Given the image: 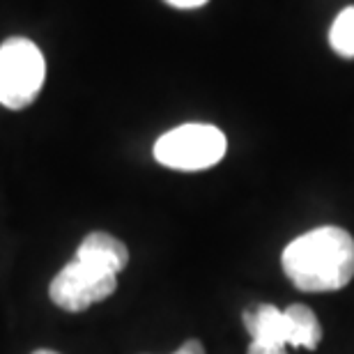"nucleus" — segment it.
<instances>
[{
	"instance_id": "10",
	"label": "nucleus",
	"mask_w": 354,
	"mask_h": 354,
	"mask_svg": "<svg viewBox=\"0 0 354 354\" xmlns=\"http://www.w3.org/2000/svg\"><path fill=\"white\" fill-rule=\"evenodd\" d=\"M32 354H58V352H53V350H37V352H32Z\"/></svg>"
},
{
	"instance_id": "5",
	"label": "nucleus",
	"mask_w": 354,
	"mask_h": 354,
	"mask_svg": "<svg viewBox=\"0 0 354 354\" xmlns=\"http://www.w3.org/2000/svg\"><path fill=\"white\" fill-rule=\"evenodd\" d=\"M115 288L118 274L74 258L51 281L48 295H51V301L55 306L65 308L69 313H81V310L90 308L92 304H99L106 297H111L115 292Z\"/></svg>"
},
{
	"instance_id": "4",
	"label": "nucleus",
	"mask_w": 354,
	"mask_h": 354,
	"mask_svg": "<svg viewBox=\"0 0 354 354\" xmlns=\"http://www.w3.org/2000/svg\"><path fill=\"white\" fill-rule=\"evenodd\" d=\"M46 76L44 55L26 37H10L0 46V104L21 111L37 99Z\"/></svg>"
},
{
	"instance_id": "2",
	"label": "nucleus",
	"mask_w": 354,
	"mask_h": 354,
	"mask_svg": "<svg viewBox=\"0 0 354 354\" xmlns=\"http://www.w3.org/2000/svg\"><path fill=\"white\" fill-rule=\"evenodd\" d=\"M242 320L253 338L246 354H288V345L315 350L322 341L317 315L304 304H292L286 310L260 304L246 310Z\"/></svg>"
},
{
	"instance_id": "7",
	"label": "nucleus",
	"mask_w": 354,
	"mask_h": 354,
	"mask_svg": "<svg viewBox=\"0 0 354 354\" xmlns=\"http://www.w3.org/2000/svg\"><path fill=\"white\" fill-rule=\"evenodd\" d=\"M329 46L341 55V58H354V5L334 19L329 28Z\"/></svg>"
},
{
	"instance_id": "8",
	"label": "nucleus",
	"mask_w": 354,
	"mask_h": 354,
	"mask_svg": "<svg viewBox=\"0 0 354 354\" xmlns=\"http://www.w3.org/2000/svg\"><path fill=\"white\" fill-rule=\"evenodd\" d=\"M164 3L177 7V10H196V7H203L207 0H164Z\"/></svg>"
},
{
	"instance_id": "1",
	"label": "nucleus",
	"mask_w": 354,
	"mask_h": 354,
	"mask_svg": "<svg viewBox=\"0 0 354 354\" xmlns=\"http://www.w3.org/2000/svg\"><path fill=\"white\" fill-rule=\"evenodd\" d=\"M281 265L301 292H334L354 276V237L338 225H322L292 239Z\"/></svg>"
},
{
	"instance_id": "9",
	"label": "nucleus",
	"mask_w": 354,
	"mask_h": 354,
	"mask_svg": "<svg viewBox=\"0 0 354 354\" xmlns=\"http://www.w3.org/2000/svg\"><path fill=\"white\" fill-rule=\"evenodd\" d=\"M173 354H205V348H203L201 341H187L180 350L173 352Z\"/></svg>"
},
{
	"instance_id": "6",
	"label": "nucleus",
	"mask_w": 354,
	"mask_h": 354,
	"mask_svg": "<svg viewBox=\"0 0 354 354\" xmlns=\"http://www.w3.org/2000/svg\"><path fill=\"white\" fill-rule=\"evenodd\" d=\"M76 258L102 267L106 272L120 274L129 263V251L118 237L109 235V232H90L81 242Z\"/></svg>"
},
{
	"instance_id": "3",
	"label": "nucleus",
	"mask_w": 354,
	"mask_h": 354,
	"mask_svg": "<svg viewBox=\"0 0 354 354\" xmlns=\"http://www.w3.org/2000/svg\"><path fill=\"white\" fill-rule=\"evenodd\" d=\"M228 140L214 124H182L154 143V159L173 171H205L225 157Z\"/></svg>"
}]
</instances>
